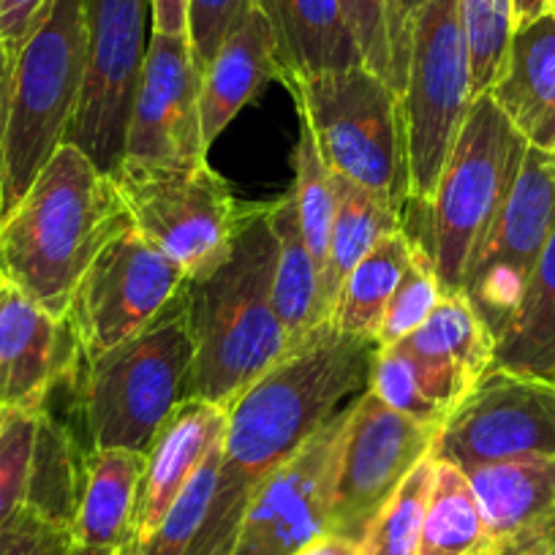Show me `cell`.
<instances>
[{
  "label": "cell",
  "instance_id": "6da1fadb",
  "mask_svg": "<svg viewBox=\"0 0 555 555\" xmlns=\"http://www.w3.org/2000/svg\"><path fill=\"white\" fill-rule=\"evenodd\" d=\"M275 254L270 202L243 207L227 256L185 284V322L194 357L183 400L229 405L292 351L272 302Z\"/></svg>",
  "mask_w": 555,
  "mask_h": 555
},
{
  "label": "cell",
  "instance_id": "7a4b0ae2",
  "mask_svg": "<svg viewBox=\"0 0 555 555\" xmlns=\"http://www.w3.org/2000/svg\"><path fill=\"white\" fill-rule=\"evenodd\" d=\"M376 354V340L333 324L313 330L227 405L221 479L254 493L338 414L349 395L371 387Z\"/></svg>",
  "mask_w": 555,
  "mask_h": 555
},
{
  "label": "cell",
  "instance_id": "3957f363",
  "mask_svg": "<svg viewBox=\"0 0 555 555\" xmlns=\"http://www.w3.org/2000/svg\"><path fill=\"white\" fill-rule=\"evenodd\" d=\"M126 227L131 216L115 180L63 142L0 218V281L63 319L90 261Z\"/></svg>",
  "mask_w": 555,
  "mask_h": 555
},
{
  "label": "cell",
  "instance_id": "277c9868",
  "mask_svg": "<svg viewBox=\"0 0 555 555\" xmlns=\"http://www.w3.org/2000/svg\"><path fill=\"white\" fill-rule=\"evenodd\" d=\"M183 295L145 333L90 362L79 354L52 384L39 411L66 425L88 452L151 450L183 400L194 357Z\"/></svg>",
  "mask_w": 555,
  "mask_h": 555
},
{
  "label": "cell",
  "instance_id": "5b68a950",
  "mask_svg": "<svg viewBox=\"0 0 555 555\" xmlns=\"http://www.w3.org/2000/svg\"><path fill=\"white\" fill-rule=\"evenodd\" d=\"M88 68L85 0H52L14 55L9 82L0 218L17 207L66 142Z\"/></svg>",
  "mask_w": 555,
  "mask_h": 555
},
{
  "label": "cell",
  "instance_id": "8992f818",
  "mask_svg": "<svg viewBox=\"0 0 555 555\" xmlns=\"http://www.w3.org/2000/svg\"><path fill=\"white\" fill-rule=\"evenodd\" d=\"M330 172L409 205V137L400 93L367 66L284 79Z\"/></svg>",
  "mask_w": 555,
  "mask_h": 555
},
{
  "label": "cell",
  "instance_id": "52a82bcc",
  "mask_svg": "<svg viewBox=\"0 0 555 555\" xmlns=\"http://www.w3.org/2000/svg\"><path fill=\"white\" fill-rule=\"evenodd\" d=\"M526 153V137L506 120L493 95H477L425 205L428 243L423 245L434 259L444 295L463 289L468 259L504 207Z\"/></svg>",
  "mask_w": 555,
  "mask_h": 555
},
{
  "label": "cell",
  "instance_id": "ba28073f",
  "mask_svg": "<svg viewBox=\"0 0 555 555\" xmlns=\"http://www.w3.org/2000/svg\"><path fill=\"white\" fill-rule=\"evenodd\" d=\"M409 202L428 205L452 142L472 106V63L461 0H423L411 23L403 95Z\"/></svg>",
  "mask_w": 555,
  "mask_h": 555
},
{
  "label": "cell",
  "instance_id": "9c48e42d",
  "mask_svg": "<svg viewBox=\"0 0 555 555\" xmlns=\"http://www.w3.org/2000/svg\"><path fill=\"white\" fill-rule=\"evenodd\" d=\"M117 183L133 229L185 275L199 278L227 256L243 207L207 162L185 167H120Z\"/></svg>",
  "mask_w": 555,
  "mask_h": 555
},
{
  "label": "cell",
  "instance_id": "30bf717a",
  "mask_svg": "<svg viewBox=\"0 0 555 555\" xmlns=\"http://www.w3.org/2000/svg\"><path fill=\"white\" fill-rule=\"evenodd\" d=\"M189 275L178 261L131 227L117 232L79 278L66 322L82 360L145 333L185 292Z\"/></svg>",
  "mask_w": 555,
  "mask_h": 555
},
{
  "label": "cell",
  "instance_id": "8fae6325",
  "mask_svg": "<svg viewBox=\"0 0 555 555\" xmlns=\"http://www.w3.org/2000/svg\"><path fill=\"white\" fill-rule=\"evenodd\" d=\"M88 68L66 142L115 178L153 39V0H85Z\"/></svg>",
  "mask_w": 555,
  "mask_h": 555
},
{
  "label": "cell",
  "instance_id": "7c38bea8",
  "mask_svg": "<svg viewBox=\"0 0 555 555\" xmlns=\"http://www.w3.org/2000/svg\"><path fill=\"white\" fill-rule=\"evenodd\" d=\"M555 229V153L528 145L504 207L463 272L468 297L493 338L509 327L537 261Z\"/></svg>",
  "mask_w": 555,
  "mask_h": 555
},
{
  "label": "cell",
  "instance_id": "4fadbf2b",
  "mask_svg": "<svg viewBox=\"0 0 555 555\" xmlns=\"http://www.w3.org/2000/svg\"><path fill=\"white\" fill-rule=\"evenodd\" d=\"M439 430L392 411L371 389L357 395L340 439L330 533L360 544L389 495L425 457L434 455Z\"/></svg>",
  "mask_w": 555,
  "mask_h": 555
},
{
  "label": "cell",
  "instance_id": "5bb4252c",
  "mask_svg": "<svg viewBox=\"0 0 555 555\" xmlns=\"http://www.w3.org/2000/svg\"><path fill=\"white\" fill-rule=\"evenodd\" d=\"M436 457L463 472L555 455V384L490 365L436 439Z\"/></svg>",
  "mask_w": 555,
  "mask_h": 555
},
{
  "label": "cell",
  "instance_id": "9a60e30c",
  "mask_svg": "<svg viewBox=\"0 0 555 555\" xmlns=\"http://www.w3.org/2000/svg\"><path fill=\"white\" fill-rule=\"evenodd\" d=\"M349 405L259 482L232 555H295L330 533L335 472Z\"/></svg>",
  "mask_w": 555,
  "mask_h": 555
},
{
  "label": "cell",
  "instance_id": "2e32d148",
  "mask_svg": "<svg viewBox=\"0 0 555 555\" xmlns=\"http://www.w3.org/2000/svg\"><path fill=\"white\" fill-rule=\"evenodd\" d=\"M199 93L202 72L189 36L153 34L128 117L120 167H185L207 162Z\"/></svg>",
  "mask_w": 555,
  "mask_h": 555
},
{
  "label": "cell",
  "instance_id": "e0dca14e",
  "mask_svg": "<svg viewBox=\"0 0 555 555\" xmlns=\"http://www.w3.org/2000/svg\"><path fill=\"white\" fill-rule=\"evenodd\" d=\"M77 360L66 317L55 319L14 286H0V409L36 414Z\"/></svg>",
  "mask_w": 555,
  "mask_h": 555
},
{
  "label": "cell",
  "instance_id": "ac0fdd59",
  "mask_svg": "<svg viewBox=\"0 0 555 555\" xmlns=\"http://www.w3.org/2000/svg\"><path fill=\"white\" fill-rule=\"evenodd\" d=\"M499 555H555V455L466 472Z\"/></svg>",
  "mask_w": 555,
  "mask_h": 555
},
{
  "label": "cell",
  "instance_id": "d6986e66",
  "mask_svg": "<svg viewBox=\"0 0 555 555\" xmlns=\"http://www.w3.org/2000/svg\"><path fill=\"white\" fill-rule=\"evenodd\" d=\"M227 436V405L185 398L169 414L164 428L145 452V479L139 495L133 550L153 537L167 512L191 482L212 447Z\"/></svg>",
  "mask_w": 555,
  "mask_h": 555
},
{
  "label": "cell",
  "instance_id": "ffe728a7",
  "mask_svg": "<svg viewBox=\"0 0 555 555\" xmlns=\"http://www.w3.org/2000/svg\"><path fill=\"white\" fill-rule=\"evenodd\" d=\"M278 77L275 36L259 0H245L216 57L202 74L199 115L202 137L210 147L245 104Z\"/></svg>",
  "mask_w": 555,
  "mask_h": 555
},
{
  "label": "cell",
  "instance_id": "44dd1931",
  "mask_svg": "<svg viewBox=\"0 0 555 555\" xmlns=\"http://www.w3.org/2000/svg\"><path fill=\"white\" fill-rule=\"evenodd\" d=\"M531 147L555 151V17L542 14L512 34L504 72L488 90Z\"/></svg>",
  "mask_w": 555,
  "mask_h": 555
},
{
  "label": "cell",
  "instance_id": "7402d4cb",
  "mask_svg": "<svg viewBox=\"0 0 555 555\" xmlns=\"http://www.w3.org/2000/svg\"><path fill=\"white\" fill-rule=\"evenodd\" d=\"M145 452L93 450L85 463L82 495L72 522V542L82 547L133 550Z\"/></svg>",
  "mask_w": 555,
  "mask_h": 555
},
{
  "label": "cell",
  "instance_id": "603a6c76",
  "mask_svg": "<svg viewBox=\"0 0 555 555\" xmlns=\"http://www.w3.org/2000/svg\"><path fill=\"white\" fill-rule=\"evenodd\" d=\"M275 36L278 79L365 66L340 0H259Z\"/></svg>",
  "mask_w": 555,
  "mask_h": 555
},
{
  "label": "cell",
  "instance_id": "cb8c5ba5",
  "mask_svg": "<svg viewBox=\"0 0 555 555\" xmlns=\"http://www.w3.org/2000/svg\"><path fill=\"white\" fill-rule=\"evenodd\" d=\"M477 378L444 360L416 357L400 346L378 349L371 392L414 423L444 428L452 411L474 389Z\"/></svg>",
  "mask_w": 555,
  "mask_h": 555
},
{
  "label": "cell",
  "instance_id": "d4e9b609",
  "mask_svg": "<svg viewBox=\"0 0 555 555\" xmlns=\"http://www.w3.org/2000/svg\"><path fill=\"white\" fill-rule=\"evenodd\" d=\"M400 229V207L387 196L335 175V218L330 232L327 261L319 281V317L330 322L335 300L349 272L382 237Z\"/></svg>",
  "mask_w": 555,
  "mask_h": 555
},
{
  "label": "cell",
  "instance_id": "484cf974",
  "mask_svg": "<svg viewBox=\"0 0 555 555\" xmlns=\"http://www.w3.org/2000/svg\"><path fill=\"white\" fill-rule=\"evenodd\" d=\"M416 240L403 227L378 240L349 272L338 300H335L330 322L335 330L354 338H367L378 344L384 311L398 289L405 267L411 264Z\"/></svg>",
  "mask_w": 555,
  "mask_h": 555
},
{
  "label": "cell",
  "instance_id": "4316f807",
  "mask_svg": "<svg viewBox=\"0 0 555 555\" xmlns=\"http://www.w3.org/2000/svg\"><path fill=\"white\" fill-rule=\"evenodd\" d=\"M270 223L275 232V278L272 302L284 322L289 349H297L313 330L322 327L319 317V267L302 240L295 196L270 202Z\"/></svg>",
  "mask_w": 555,
  "mask_h": 555
},
{
  "label": "cell",
  "instance_id": "83f0119b",
  "mask_svg": "<svg viewBox=\"0 0 555 555\" xmlns=\"http://www.w3.org/2000/svg\"><path fill=\"white\" fill-rule=\"evenodd\" d=\"M493 365L555 384V229L537 261L520 308L495 338Z\"/></svg>",
  "mask_w": 555,
  "mask_h": 555
},
{
  "label": "cell",
  "instance_id": "f1b7e54d",
  "mask_svg": "<svg viewBox=\"0 0 555 555\" xmlns=\"http://www.w3.org/2000/svg\"><path fill=\"white\" fill-rule=\"evenodd\" d=\"M90 452L55 416L36 414L34 461L25 506L61 531H72ZM72 537V533H68Z\"/></svg>",
  "mask_w": 555,
  "mask_h": 555
},
{
  "label": "cell",
  "instance_id": "f546056e",
  "mask_svg": "<svg viewBox=\"0 0 555 555\" xmlns=\"http://www.w3.org/2000/svg\"><path fill=\"white\" fill-rule=\"evenodd\" d=\"M416 555H499L466 472L436 457L434 488Z\"/></svg>",
  "mask_w": 555,
  "mask_h": 555
},
{
  "label": "cell",
  "instance_id": "4dcf8cb0",
  "mask_svg": "<svg viewBox=\"0 0 555 555\" xmlns=\"http://www.w3.org/2000/svg\"><path fill=\"white\" fill-rule=\"evenodd\" d=\"M395 346L416 357L452 362L477 382L493 365L495 357L493 333L463 292L441 297L423 327H416L409 338Z\"/></svg>",
  "mask_w": 555,
  "mask_h": 555
},
{
  "label": "cell",
  "instance_id": "1f68e13d",
  "mask_svg": "<svg viewBox=\"0 0 555 555\" xmlns=\"http://www.w3.org/2000/svg\"><path fill=\"white\" fill-rule=\"evenodd\" d=\"M340 9L362 63L403 95L411 34L400 14V0H340Z\"/></svg>",
  "mask_w": 555,
  "mask_h": 555
},
{
  "label": "cell",
  "instance_id": "d6a6232c",
  "mask_svg": "<svg viewBox=\"0 0 555 555\" xmlns=\"http://www.w3.org/2000/svg\"><path fill=\"white\" fill-rule=\"evenodd\" d=\"M436 455L425 457L378 509L360 539V555H416L434 488Z\"/></svg>",
  "mask_w": 555,
  "mask_h": 555
},
{
  "label": "cell",
  "instance_id": "836d02e7",
  "mask_svg": "<svg viewBox=\"0 0 555 555\" xmlns=\"http://www.w3.org/2000/svg\"><path fill=\"white\" fill-rule=\"evenodd\" d=\"M292 196H295L302 240H306L308 250L317 261L319 281H322L335 218V175L324 164L322 153H319L317 142L306 126L300 128V139L295 145V189H292Z\"/></svg>",
  "mask_w": 555,
  "mask_h": 555
},
{
  "label": "cell",
  "instance_id": "e575fe53",
  "mask_svg": "<svg viewBox=\"0 0 555 555\" xmlns=\"http://www.w3.org/2000/svg\"><path fill=\"white\" fill-rule=\"evenodd\" d=\"M461 20L472 63V95L477 99L504 72L515 34V9L512 0H461Z\"/></svg>",
  "mask_w": 555,
  "mask_h": 555
},
{
  "label": "cell",
  "instance_id": "d590c367",
  "mask_svg": "<svg viewBox=\"0 0 555 555\" xmlns=\"http://www.w3.org/2000/svg\"><path fill=\"white\" fill-rule=\"evenodd\" d=\"M441 297H444V292H441L434 259L425 250V245L416 240L411 264L405 267L398 289H395L392 300L384 311L382 330H378V349H389V346L409 338L416 327H423V322L434 313Z\"/></svg>",
  "mask_w": 555,
  "mask_h": 555
},
{
  "label": "cell",
  "instance_id": "8d00e7d4",
  "mask_svg": "<svg viewBox=\"0 0 555 555\" xmlns=\"http://www.w3.org/2000/svg\"><path fill=\"white\" fill-rule=\"evenodd\" d=\"M34 441V411H7L0 425V526H7L28 499Z\"/></svg>",
  "mask_w": 555,
  "mask_h": 555
},
{
  "label": "cell",
  "instance_id": "74e56055",
  "mask_svg": "<svg viewBox=\"0 0 555 555\" xmlns=\"http://www.w3.org/2000/svg\"><path fill=\"white\" fill-rule=\"evenodd\" d=\"M243 7L245 0H191L189 3V39L202 74L216 57L218 47L227 39Z\"/></svg>",
  "mask_w": 555,
  "mask_h": 555
},
{
  "label": "cell",
  "instance_id": "f35d334b",
  "mask_svg": "<svg viewBox=\"0 0 555 555\" xmlns=\"http://www.w3.org/2000/svg\"><path fill=\"white\" fill-rule=\"evenodd\" d=\"M63 537H68V531L50 526L23 506L7 526H0V555H47Z\"/></svg>",
  "mask_w": 555,
  "mask_h": 555
},
{
  "label": "cell",
  "instance_id": "ab89813d",
  "mask_svg": "<svg viewBox=\"0 0 555 555\" xmlns=\"http://www.w3.org/2000/svg\"><path fill=\"white\" fill-rule=\"evenodd\" d=\"M52 0H0V44L17 55Z\"/></svg>",
  "mask_w": 555,
  "mask_h": 555
},
{
  "label": "cell",
  "instance_id": "60d3db41",
  "mask_svg": "<svg viewBox=\"0 0 555 555\" xmlns=\"http://www.w3.org/2000/svg\"><path fill=\"white\" fill-rule=\"evenodd\" d=\"M191 0H153V34L189 36Z\"/></svg>",
  "mask_w": 555,
  "mask_h": 555
},
{
  "label": "cell",
  "instance_id": "b9f144b4",
  "mask_svg": "<svg viewBox=\"0 0 555 555\" xmlns=\"http://www.w3.org/2000/svg\"><path fill=\"white\" fill-rule=\"evenodd\" d=\"M295 555H360V544L346 537H338V533H324V537L313 539L311 544L297 550Z\"/></svg>",
  "mask_w": 555,
  "mask_h": 555
},
{
  "label": "cell",
  "instance_id": "7bdbcfd3",
  "mask_svg": "<svg viewBox=\"0 0 555 555\" xmlns=\"http://www.w3.org/2000/svg\"><path fill=\"white\" fill-rule=\"evenodd\" d=\"M14 55L0 44V167H3V133H7V106H9V82H12Z\"/></svg>",
  "mask_w": 555,
  "mask_h": 555
},
{
  "label": "cell",
  "instance_id": "ee69618b",
  "mask_svg": "<svg viewBox=\"0 0 555 555\" xmlns=\"http://www.w3.org/2000/svg\"><path fill=\"white\" fill-rule=\"evenodd\" d=\"M512 9H515V28H520L547 14V0H512Z\"/></svg>",
  "mask_w": 555,
  "mask_h": 555
},
{
  "label": "cell",
  "instance_id": "f6af8a7d",
  "mask_svg": "<svg viewBox=\"0 0 555 555\" xmlns=\"http://www.w3.org/2000/svg\"><path fill=\"white\" fill-rule=\"evenodd\" d=\"M66 555H133L131 550H101V547H82V544H68Z\"/></svg>",
  "mask_w": 555,
  "mask_h": 555
},
{
  "label": "cell",
  "instance_id": "bcb514c9",
  "mask_svg": "<svg viewBox=\"0 0 555 555\" xmlns=\"http://www.w3.org/2000/svg\"><path fill=\"white\" fill-rule=\"evenodd\" d=\"M420 3H423V0H400V14H403V23L405 28H409V34H411V23H414V14L416 9H420Z\"/></svg>",
  "mask_w": 555,
  "mask_h": 555
},
{
  "label": "cell",
  "instance_id": "7dc6e473",
  "mask_svg": "<svg viewBox=\"0 0 555 555\" xmlns=\"http://www.w3.org/2000/svg\"><path fill=\"white\" fill-rule=\"evenodd\" d=\"M68 544H72V537H63L61 542H57L55 547H52L47 555H66L68 553Z\"/></svg>",
  "mask_w": 555,
  "mask_h": 555
},
{
  "label": "cell",
  "instance_id": "c3c4849f",
  "mask_svg": "<svg viewBox=\"0 0 555 555\" xmlns=\"http://www.w3.org/2000/svg\"><path fill=\"white\" fill-rule=\"evenodd\" d=\"M547 12L555 17V0H547Z\"/></svg>",
  "mask_w": 555,
  "mask_h": 555
},
{
  "label": "cell",
  "instance_id": "681fc988",
  "mask_svg": "<svg viewBox=\"0 0 555 555\" xmlns=\"http://www.w3.org/2000/svg\"><path fill=\"white\" fill-rule=\"evenodd\" d=\"M7 411L9 409H0V425H3V420H7Z\"/></svg>",
  "mask_w": 555,
  "mask_h": 555
},
{
  "label": "cell",
  "instance_id": "f907efd6",
  "mask_svg": "<svg viewBox=\"0 0 555 555\" xmlns=\"http://www.w3.org/2000/svg\"><path fill=\"white\" fill-rule=\"evenodd\" d=\"M0 286H3V281H0Z\"/></svg>",
  "mask_w": 555,
  "mask_h": 555
},
{
  "label": "cell",
  "instance_id": "816d5d0a",
  "mask_svg": "<svg viewBox=\"0 0 555 555\" xmlns=\"http://www.w3.org/2000/svg\"><path fill=\"white\" fill-rule=\"evenodd\" d=\"M553 153H555V151H553Z\"/></svg>",
  "mask_w": 555,
  "mask_h": 555
}]
</instances>
